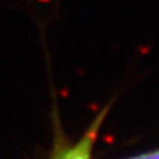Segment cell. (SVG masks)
Wrapping results in <instances>:
<instances>
[{
  "instance_id": "cell-1",
  "label": "cell",
  "mask_w": 159,
  "mask_h": 159,
  "mask_svg": "<svg viewBox=\"0 0 159 159\" xmlns=\"http://www.w3.org/2000/svg\"><path fill=\"white\" fill-rule=\"evenodd\" d=\"M110 110V105H106L99 110L86 130L81 134L77 141H70L61 126L58 113H54V129H53V142L49 159H92L93 151L96 147L99 131Z\"/></svg>"
},
{
  "instance_id": "cell-2",
  "label": "cell",
  "mask_w": 159,
  "mask_h": 159,
  "mask_svg": "<svg viewBox=\"0 0 159 159\" xmlns=\"http://www.w3.org/2000/svg\"><path fill=\"white\" fill-rule=\"evenodd\" d=\"M122 159H159V148H154L150 151H145V152H139L135 155H130Z\"/></svg>"
}]
</instances>
